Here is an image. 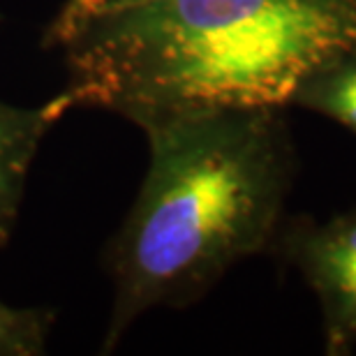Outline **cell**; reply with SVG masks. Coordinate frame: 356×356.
I'll list each match as a JSON object with an SVG mask.
<instances>
[{
  "mask_svg": "<svg viewBox=\"0 0 356 356\" xmlns=\"http://www.w3.org/2000/svg\"><path fill=\"white\" fill-rule=\"evenodd\" d=\"M56 315L49 308H19L0 301V356H40L47 352Z\"/></svg>",
  "mask_w": 356,
  "mask_h": 356,
  "instance_id": "cell-6",
  "label": "cell"
},
{
  "mask_svg": "<svg viewBox=\"0 0 356 356\" xmlns=\"http://www.w3.org/2000/svg\"><path fill=\"white\" fill-rule=\"evenodd\" d=\"M148 169L109 248L104 352L141 315L188 308L229 270L273 248L296 155L282 109H209L139 125Z\"/></svg>",
  "mask_w": 356,
  "mask_h": 356,
  "instance_id": "cell-1",
  "label": "cell"
},
{
  "mask_svg": "<svg viewBox=\"0 0 356 356\" xmlns=\"http://www.w3.org/2000/svg\"><path fill=\"white\" fill-rule=\"evenodd\" d=\"M67 111L63 95L40 106H17L0 99V248H5L17 225L28 172L42 139Z\"/></svg>",
  "mask_w": 356,
  "mask_h": 356,
  "instance_id": "cell-4",
  "label": "cell"
},
{
  "mask_svg": "<svg viewBox=\"0 0 356 356\" xmlns=\"http://www.w3.org/2000/svg\"><path fill=\"white\" fill-rule=\"evenodd\" d=\"M356 47V0H148L81 24L58 49L67 109L144 125L209 109H284L319 63Z\"/></svg>",
  "mask_w": 356,
  "mask_h": 356,
  "instance_id": "cell-2",
  "label": "cell"
},
{
  "mask_svg": "<svg viewBox=\"0 0 356 356\" xmlns=\"http://www.w3.org/2000/svg\"><path fill=\"white\" fill-rule=\"evenodd\" d=\"M289 106L319 113L356 134V47L312 67L296 86Z\"/></svg>",
  "mask_w": 356,
  "mask_h": 356,
  "instance_id": "cell-5",
  "label": "cell"
},
{
  "mask_svg": "<svg viewBox=\"0 0 356 356\" xmlns=\"http://www.w3.org/2000/svg\"><path fill=\"white\" fill-rule=\"evenodd\" d=\"M273 248L294 266L322 312L324 352L352 354L356 347V206L326 220H284Z\"/></svg>",
  "mask_w": 356,
  "mask_h": 356,
  "instance_id": "cell-3",
  "label": "cell"
},
{
  "mask_svg": "<svg viewBox=\"0 0 356 356\" xmlns=\"http://www.w3.org/2000/svg\"><path fill=\"white\" fill-rule=\"evenodd\" d=\"M148 3V0H67L60 7V12L56 14V19L51 21V26L47 28L44 35V44L47 47H60L76 28L86 21L99 17L106 12H116L123 7H134Z\"/></svg>",
  "mask_w": 356,
  "mask_h": 356,
  "instance_id": "cell-7",
  "label": "cell"
}]
</instances>
